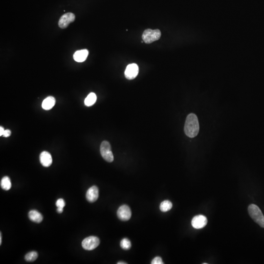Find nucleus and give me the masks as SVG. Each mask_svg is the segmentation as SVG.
<instances>
[{"label":"nucleus","mask_w":264,"mask_h":264,"mask_svg":"<svg viewBox=\"0 0 264 264\" xmlns=\"http://www.w3.org/2000/svg\"><path fill=\"white\" fill-rule=\"evenodd\" d=\"M199 130V123L197 116L193 113L188 115L184 125L185 134L189 138H195L198 135Z\"/></svg>","instance_id":"nucleus-1"},{"label":"nucleus","mask_w":264,"mask_h":264,"mask_svg":"<svg viewBox=\"0 0 264 264\" xmlns=\"http://www.w3.org/2000/svg\"><path fill=\"white\" fill-rule=\"evenodd\" d=\"M248 212L254 221L261 227L264 228V216L259 207L255 205L251 204L248 207Z\"/></svg>","instance_id":"nucleus-2"},{"label":"nucleus","mask_w":264,"mask_h":264,"mask_svg":"<svg viewBox=\"0 0 264 264\" xmlns=\"http://www.w3.org/2000/svg\"><path fill=\"white\" fill-rule=\"evenodd\" d=\"M161 37V32L159 29H146L144 31L142 35L143 40L146 44H150L158 40Z\"/></svg>","instance_id":"nucleus-3"},{"label":"nucleus","mask_w":264,"mask_h":264,"mask_svg":"<svg viewBox=\"0 0 264 264\" xmlns=\"http://www.w3.org/2000/svg\"><path fill=\"white\" fill-rule=\"evenodd\" d=\"M100 151L102 158L108 162L114 161V155L111 150V146L108 141H103L101 143Z\"/></svg>","instance_id":"nucleus-4"},{"label":"nucleus","mask_w":264,"mask_h":264,"mask_svg":"<svg viewBox=\"0 0 264 264\" xmlns=\"http://www.w3.org/2000/svg\"><path fill=\"white\" fill-rule=\"evenodd\" d=\"M100 244L99 239L96 236H89L86 238L82 242V246L84 249L92 250L95 249Z\"/></svg>","instance_id":"nucleus-5"},{"label":"nucleus","mask_w":264,"mask_h":264,"mask_svg":"<svg viewBox=\"0 0 264 264\" xmlns=\"http://www.w3.org/2000/svg\"><path fill=\"white\" fill-rule=\"evenodd\" d=\"M117 215L120 220L123 221H127L130 220L132 216L131 209L128 205H121L117 210Z\"/></svg>","instance_id":"nucleus-6"},{"label":"nucleus","mask_w":264,"mask_h":264,"mask_svg":"<svg viewBox=\"0 0 264 264\" xmlns=\"http://www.w3.org/2000/svg\"><path fill=\"white\" fill-rule=\"evenodd\" d=\"M75 18V15L73 13H67L64 14L59 19L58 22L59 27L62 29H66L70 24L74 21Z\"/></svg>","instance_id":"nucleus-7"},{"label":"nucleus","mask_w":264,"mask_h":264,"mask_svg":"<svg viewBox=\"0 0 264 264\" xmlns=\"http://www.w3.org/2000/svg\"><path fill=\"white\" fill-rule=\"evenodd\" d=\"M139 67L136 64H131L127 66L125 71V77L129 80H132L136 77L139 73Z\"/></svg>","instance_id":"nucleus-8"},{"label":"nucleus","mask_w":264,"mask_h":264,"mask_svg":"<svg viewBox=\"0 0 264 264\" xmlns=\"http://www.w3.org/2000/svg\"><path fill=\"white\" fill-rule=\"evenodd\" d=\"M207 224V219L206 217L203 215H198L195 216L191 221V225L196 229L203 228Z\"/></svg>","instance_id":"nucleus-9"},{"label":"nucleus","mask_w":264,"mask_h":264,"mask_svg":"<svg viewBox=\"0 0 264 264\" xmlns=\"http://www.w3.org/2000/svg\"><path fill=\"white\" fill-rule=\"evenodd\" d=\"M99 197V188L96 186L90 187L89 189L87 190L86 197L88 202L94 203L98 199Z\"/></svg>","instance_id":"nucleus-10"},{"label":"nucleus","mask_w":264,"mask_h":264,"mask_svg":"<svg viewBox=\"0 0 264 264\" xmlns=\"http://www.w3.org/2000/svg\"><path fill=\"white\" fill-rule=\"evenodd\" d=\"M40 161L41 165L44 167H49L52 164V156L51 154L47 151H43L40 155Z\"/></svg>","instance_id":"nucleus-11"},{"label":"nucleus","mask_w":264,"mask_h":264,"mask_svg":"<svg viewBox=\"0 0 264 264\" xmlns=\"http://www.w3.org/2000/svg\"><path fill=\"white\" fill-rule=\"evenodd\" d=\"M89 55V51L88 50H80L76 51L73 55V59L75 61L77 62H83L86 60Z\"/></svg>","instance_id":"nucleus-12"},{"label":"nucleus","mask_w":264,"mask_h":264,"mask_svg":"<svg viewBox=\"0 0 264 264\" xmlns=\"http://www.w3.org/2000/svg\"><path fill=\"white\" fill-rule=\"evenodd\" d=\"M29 218L31 221L36 223H40L43 221V216L38 211L32 210L29 213Z\"/></svg>","instance_id":"nucleus-13"},{"label":"nucleus","mask_w":264,"mask_h":264,"mask_svg":"<svg viewBox=\"0 0 264 264\" xmlns=\"http://www.w3.org/2000/svg\"><path fill=\"white\" fill-rule=\"evenodd\" d=\"M55 99L53 96H48L42 102V108L45 110H51L55 106Z\"/></svg>","instance_id":"nucleus-14"},{"label":"nucleus","mask_w":264,"mask_h":264,"mask_svg":"<svg viewBox=\"0 0 264 264\" xmlns=\"http://www.w3.org/2000/svg\"><path fill=\"white\" fill-rule=\"evenodd\" d=\"M97 99L96 95L94 93H90L85 99V105L86 106L90 107L95 104Z\"/></svg>","instance_id":"nucleus-15"},{"label":"nucleus","mask_w":264,"mask_h":264,"mask_svg":"<svg viewBox=\"0 0 264 264\" xmlns=\"http://www.w3.org/2000/svg\"><path fill=\"white\" fill-rule=\"evenodd\" d=\"M1 187L4 190L7 191L11 189V179L7 176H5L2 178L1 181Z\"/></svg>","instance_id":"nucleus-16"},{"label":"nucleus","mask_w":264,"mask_h":264,"mask_svg":"<svg viewBox=\"0 0 264 264\" xmlns=\"http://www.w3.org/2000/svg\"><path fill=\"white\" fill-rule=\"evenodd\" d=\"M172 206V203L170 201L165 200L161 202L160 205V209L162 212H167L171 209Z\"/></svg>","instance_id":"nucleus-17"},{"label":"nucleus","mask_w":264,"mask_h":264,"mask_svg":"<svg viewBox=\"0 0 264 264\" xmlns=\"http://www.w3.org/2000/svg\"><path fill=\"white\" fill-rule=\"evenodd\" d=\"M38 253L35 251H30L25 255L24 259L27 262H33L38 258Z\"/></svg>","instance_id":"nucleus-18"},{"label":"nucleus","mask_w":264,"mask_h":264,"mask_svg":"<svg viewBox=\"0 0 264 264\" xmlns=\"http://www.w3.org/2000/svg\"><path fill=\"white\" fill-rule=\"evenodd\" d=\"M120 245L122 249L126 250L130 249L132 246L131 241L127 238L123 239L121 241Z\"/></svg>","instance_id":"nucleus-19"},{"label":"nucleus","mask_w":264,"mask_h":264,"mask_svg":"<svg viewBox=\"0 0 264 264\" xmlns=\"http://www.w3.org/2000/svg\"><path fill=\"white\" fill-rule=\"evenodd\" d=\"M56 205L57 208H62L63 209L65 206V202L63 199H59L56 202Z\"/></svg>","instance_id":"nucleus-20"},{"label":"nucleus","mask_w":264,"mask_h":264,"mask_svg":"<svg viewBox=\"0 0 264 264\" xmlns=\"http://www.w3.org/2000/svg\"><path fill=\"white\" fill-rule=\"evenodd\" d=\"M152 264H163L164 263L163 262L162 259L161 257H155L153 259V260L151 262Z\"/></svg>","instance_id":"nucleus-21"},{"label":"nucleus","mask_w":264,"mask_h":264,"mask_svg":"<svg viewBox=\"0 0 264 264\" xmlns=\"http://www.w3.org/2000/svg\"><path fill=\"white\" fill-rule=\"evenodd\" d=\"M11 135V131L10 130H8V129H7V130H5L4 131V134H2V136L4 137H5V138H7V137H9V136Z\"/></svg>","instance_id":"nucleus-22"},{"label":"nucleus","mask_w":264,"mask_h":264,"mask_svg":"<svg viewBox=\"0 0 264 264\" xmlns=\"http://www.w3.org/2000/svg\"><path fill=\"white\" fill-rule=\"evenodd\" d=\"M4 131H5V130H4V128L2 127V126L0 127V136H2Z\"/></svg>","instance_id":"nucleus-23"},{"label":"nucleus","mask_w":264,"mask_h":264,"mask_svg":"<svg viewBox=\"0 0 264 264\" xmlns=\"http://www.w3.org/2000/svg\"><path fill=\"white\" fill-rule=\"evenodd\" d=\"M57 211L58 213H62L63 211V209L62 208H57Z\"/></svg>","instance_id":"nucleus-24"},{"label":"nucleus","mask_w":264,"mask_h":264,"mask_svg":"<svg viewBox=\"0 0 264 264\" xmlns=\"http://www.w3.org/2000/svg\"><path fill=\"white\" fill-rule=\"evenodd\" d=\"M2 233L1 232L0 233V244L1 245L2 244Z\"/></svg>","instance_id":"nucleus-25"},{"label":"nucleus","mask_w":264,"mask_h":264,"mask_svg":"<svg viewBox=\"0 0 264 264\" xmlns=\"http://www.w3.org/2000/svg\"><path fill=\"white\" fill-rule=\"evenodd\" d=\"M117 264H127V263H125L124 262H119L117 263Z\"/></svg>","instance_id":"nucleus-26"}]
</instances>
